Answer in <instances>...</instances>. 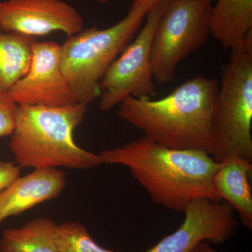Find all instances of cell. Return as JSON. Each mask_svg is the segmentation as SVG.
<instances>
[{
    "label": "cell",
    "instance_id": "19",
    "mask_svg": "<svg viewBox=\"0 0 252 252\" xmlns=\"http://www.w3.org/2000/svg\"><path fill=\"white\" fill-rule=\"evenodd\" d=\"M193 252H218L211 247V244L208 242H202L194 249Z\"/></svg>",
    "mask_w": 252,
    "mask_h": 252
},
{
    "label": "cell",
    "instance_id": "18",
    "mask_svg": "<svg viewBox=\"0 0 252 252\" xmlns=\"http://www.w3.org/2000/svg\"><path fill=\"white\" fill-rule=\"evenodd\" d=\"M21 167L11 161H0V195L21 175Z\"/></svg>",
    "mask_w": 252,
    "mask_h": 252
},
{
    "label": "cell",
    "instance_id": "21",
    "mask_svg": "<svg viewBox=\"0 0 252 252\" xmlns=\"http://www.w3.org/2000/svg\"><path fill=\"white\" fill-rule=\"evenodd\" d=\"M126 1H130V0H126ZM132 1V0H130ZM152 1H155V2H159V1H165V0H152Z\"/></svg>",
    "mask_w": 252,
    "mask_h": 252
},
{
    "label": "cell",
    "instance_id": "9",
    "mask_svg": "<svg viewBox=\"0 0 252 252\" xmlns=\"http://www.w3.org/2000/svg\"><path fill=\"white\" fill-rule=\"evenodd\" d=\"M234 209L219 200L200 198L187 207L185 219L178 229L145 252H193L202 243H226L239 225Z\"/></svg>",
    "mask_w": 252,
    "mask_h": 252
},
{
    "label": "cell",
    "instance_id": "11",
    "mask_svg": "<svg viewBox=\"0 0 252 252\" xmlns=\"http://www.w3.org/2000/svg\"><path fill=\"white\" fill-rule=\"evenodd\" d=\"M66 185L65 174L59 168L34 169L18 177L0 195V225L9 217L57 198Z\"/></svg>",
    "mask_w": 252,
    "mask_h": 252
},
{
    "label": "cell",
    "instance_id": "7",
    "mask_svg": "<svg viewBox=\"0 0 252 252\" xmlns=\"http://www.w3.org/2000/svg\"><path fill=\"white\" fill-rule=\"evenodd\" d=\"M165 1L149 9L143 27L109 66L99 83V109L107 112L127 97L153 98L157 94L152 71V43Z\"/></svg>",
    "mask_w": 252,
    "mask_h": 252
},
{
    "label": "cell",
    "instance_id": "20",
    "mask_svg": "<svg viewBox=\"0 0 252 252\" xmlns=\"http://www.w3.org/2000/svg\"><path fill=\"white\" fill-rule=\"evenodd\" d=\"M99 2L102 3V4H104V3L107 2V1H109V0H98Z\"/></svg>",
    "mask_w": 252,
    "mask_h": 252
},
{
    "label": "cell",
    "instance_id": "17",
    "mask_svg": "<svg viewBox=\"0 0 252 252\" xmlns=\"http://www.w3.org/2000/svg\"><path fill=\"white\" fill-rule=\"evenodd\" d=\"M18 107L9 93L0 91V138L12 133Z\"/></svg>",
    "mask_w": 252,
    "mask_h": 252
},
{
    "label": "cell",
    "instance_id": "3",
    "mask_svg": "<svg viewBox=\"0 0 252 252\" xmlns=\"http://www.w3.org/2000/svg\"><path fill=\"white\" fill-rule=\"evenodd\" d=\"M88 106L18 105L9 149L21 167L90 170L102 165L99 154L76 144L74 132Z\"/></svg>",
    "mask_w": 252,
    "mask_h": 252
},
{
    "label": "cell",
    "instance_id": "12",
    "mask_svg": "<svg viewBox=\"0 0 252 252\" xmlns=\"http://www.w3.org/2000/svg\"><path fill=\"white\" fill-rule=\"evenodd\" d=\"M220 162L213 180L217 197L238 212L243 224L252 230V194L250 183L252 160L232 157Z\"/></svg>",
    "mask_w": 252,
    "mask_h": 252
},
{
    "label": "cell",
    "instance_id": "5",
    "mask_svg": "<svg viewBox=\"0 0 252 252\" xmlns=\"http://www.w3.org/2000/svg\"><path fill=\"white\" fill-rule=\"evenodd\" d=\"M252 33L232 51L222 67L217 112V152L220 162L232 157L252 160Z\"/></svg>",
    "mask_w": 252,
    "mask_h": 252
},
{
    "label": "cell",
    "instance_id": "4",
    "mask_svg": "<svg viewBox=\"0 0 252 252\" xmlns=\"http://www.w3.org/2000/svg\"><path fill=\"white\" fill-rule=\"evenodd\" d=\"M152 0H132L127 15L111 27H96L69 36L61 45V67L79 103L88 106L99 95V83L140 29Z\"/></svg>",
    "mask_w": 252,
    "mask_h": 252
},
{
    "label": "cell",
    "instance_id": "8",
    "mask_svg": "<svg viewBox=\"0 0 252 252\" xmlns=\"http://www.w3.org/2000/svg\"><path fill=\"white\" fill-rule=\"evenodd\" d=\"M62 48L55 41H34L27 73L9 91L18 105L64 107L78 103L61 67Z\"/></svg>",
    "mask_w": 252,
    "mask_h": 252
},
{
    "label": "cell",
    "instance_id": "1",
    "mask_svg": "<svg viewBox=\"0 0 252 252\" xmlns=\"http://www.w3.org/2000/svg\"><path fill=\"white\" fill-rule=\"evenodd\" d=\"M220 82L198 75L162 98L127 97L119 117L144 137L175 149L217 152V112Z\"/></svg>",
    "mask_w": 252,
    "mask_h": 252
},
{
    "label": "cell",
    "instance_id": "2",
    "mask_svg": "<svg viewBox=\"0 0 252 252\" xmlns=\"http://www.w3.org/2000/svg\"><path fill=\"white\" fill-rule=\"evenodd\" d=\"M102 164L127 167L152 201L185 212L200 198L219 200L213 180L221 162L210 154L164 147L143 137L99 154Z\"/></svg>",
    "mask_w": 252,
    "mask_h": 252
},
{
    "label": "cell",
    "instance_id": "16",
    "mask_svg": "<svg viewBox=\"0 0 252 252\" xmlns=\"http://www.w3.org/2000/svg\"><path fill=\"white\" fill-rule=\"evenodd\" d=\"M55 239L59 252H118L99 245L85 225L77 221L58 224Z\"/></svg>",
    "mask_w": 252,
    "mask_h": 252
},
{
    "label": "cell",
    "instance_id": "10",
    "mask_svg": "<svg viewBox=\"0 0 252 252\" xmlns=\"http://www.w3.org/2000/svg\"><path fill=\"white\" fill-rule=\"evenodd\" d=\"M84 19L63 0L0 1V31L32 36L61 31L69 36L83 31Z\"/></svg>",
    "mask_w": 252,
    "mask_h": 252
},
{
    "label": "cell",
    "instance_id": "6",
    "mask_svg": "<svg viewBox=\"0 0 252 252\" xmlns=\"http://www.w3.org/2000/svg\"><path fill=\"white\" fill-rule=\"evenodd\" d=\"M212 9V0H167L152 39L154 81L173 80L179 64L206 43Z\"/></svg>",
    "mask_w": 252,
    "mask_h": 252
},
{
    "label": "cell",
    "instance_id": "15",
    "mask_svg": "<svg viewBox=\"0 0 252 252\" xmlns=\"http://www.w3.org/2000/svg\"><path fill=\"white\" fill-rule=\"evenodd\" d=\"M35 41L32 36L0 31V91L9 93L27 73Z\"/></svg>",
    "mask_w": 252,
    "mask_h": 252
},
{
    "label": "cell",
    "instance_id": "13",
    "mask_svg": "<svg viewBox=\"0 0 252 252\" xmlns=\"http://www.w3.org/2000/svg\"><path fill=\"white\" fill-rule=\"evenodd\" d=\"M252 33V0H217L212 9L211 35L225 49H240Z\"/></svg>",
    "mask_w": 252,
    "mask_h": 252
},
{
    "label": "cell",
    "instance_id": "14",
    "mask_svg": "<svg viewBox=\"0 0 252 252\" xmlns=\"http://www.w3.org/2000/svg\"><path fill=\"white\" fill-rule=\"evenodd\" d=\"M57 225L52 219L38 217L6 229L0 239V252H59L55 239Z\"/></svg>",
    "mask_w": 252,
    "mask_h": 252
}]
</instances>
